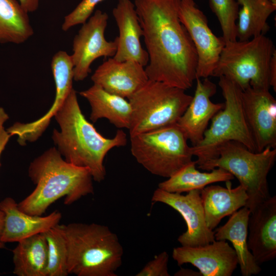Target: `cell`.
<instances>
[{
  "instance_id": "6da1fadb",
  "label": "cell",
  "mask_w": 276,
  "mask_h": 276,
  "mask_svg": "<svg viewBox=\"0 0 276 276\" xmlns=\"http://www.w3.org/2000/svg\"><path fill=\"white\" fill-rule=\"evenodd\" d=\"M179 0H134L149 61V80L186 90L196 79L197 55L178 13Z\"/></svg>"
},
{
  "instance_id": "7a4b0ae2",
  "label": "cell",
  "mask_w": 276,
  "mask_h": 276,
  "mask_svg": "<svg viewBox=\"0 0 276 276\" xmlns=\"http://www.w3.org/2000/svg\"><path fill=\"white\" fill-rule=\"evenodd\" d=\"M54 117L60 131L54 129L52 139L64 160L88 168L94 180L103 181L106 174L105 157L112 148L127 144L125 132L118 130L112 138L105 137L98 132L82 112L74 88Z\"/></svg>"
},
{
  "instance_id": "3957f363",
  "label": "cell",
  "mask_w": 276,
  "mask_h": 276,
  "mask_svg": "<svg viewBox=\"0 0 276 276\" xmlns=\"http://www.w3.org/2000/svg\"><path fill=\"white\" fill-rule=\"evenodd\" d=\"M28 173L36 187L17 206L31 215L42 216L62 197H65L64 204L71 205L94 193L90 170L67 162L55 147L31 163Z\"/></svg>"
},
{
  "instance_id": "277c9868",
  "label": "cell",
  "mask_w": 276,
  "mask_h": 276,
  "mask_svg": "<svg viewBox=\"0 0 276 276\" xmlns=\"http://www.w3.org/2000/svg\"><path fill=\"white\" fill-rule=\"evenodd\" d=\"M68 274L77 276H117L123 248L108 226L95 223L63 224Z\"/></svg>"
},
{
  "instance_id": "5b68a950",
  "label": "cell",
  "mask_w": 276,
  "mask_h": 276,
  "mask_svg": "<svg viewBox=\"0 0 276 276\" xmlns=\"http://www.w3.org/2000/svg\"><path fill=\"white\" fill-rule=\"evenodd\" d=\"M275 159L276 148L267 147L254 152L239 142L229 141L219 148L216 158L198 168L206 171L221 168L236 177L247 194L245 206L251 212L271 196L267 176Z\"/></svg>"
},
{
  "instance_id": "8992f818",
  "label": "cell",
  "mask_w": 276,
  "mask_h": 276,
  "mask_svg": "<svg viewBox=\"0 0 276 276\" xmlns=\"http://www.w3.org/2000/svg\"><path fill=\"white\" fill-rule=\"evenodd\" d=\"M218 85L224 99L223 108L212 119L202 139L192 146L199 166L218 156L219 148L229 141L239 142L256 152L254 142L244 114L242 89L233 81L220 76Z\"/></svg>"
},
{
  "instance_id": "52a82bcc",
  "label": "cell",
  "mask_w": 276,
  "mask_h": 276,
  "mask_svg": "<svg viewBox=\"0 0 276 276\" xmlns=\"http://www.w3.org/2000/svg\"><path fill=\"white\" fill-rule=\"evenodd\" d=\"M275 48L265 35L225 43L212 76H224L243 90L269 89V65Z\"/></svg>"
},
{
  "instance_id": "ba28073f",
  "label": "cell",
  "mask_w": 276,
  "mask_h": 276,
  "mask_svg": "<svg viewBox=\"0 0 276 276\" xmlns=\"http://www.w3.org/2000/svg\"><path fill=\"white\" fill-rule=\"evenodd\" d=\"M192 97L181 88L149 80L128 99L130 136L177 123Z\"/></svg>"
},
{
  "instance_id": "9c48e42d",
  "label": "cell",
  "mask_w": 276,
  "mask_h": 276,
  "mask_svg": "<svg viewBox=\"0 0 276 276\" xmlns=\"http://www.w3.org/2000/svg\"><path fill=\"white\" fill-rule=\"evenodd\" d=\"M137 162L151 174L169 178L192 161V146L177 123L130 136Z\"/></svg>"
},
{
  "instance_id": "30bf717a",
  "label": "cell",
  "mask_w": 276,
  "mask_h": 276,
  "mask_svg": "<svg viewBox=\"0 0 276 276\" xmlns=\"http://www.w3.org/2000/svg\"><path fill=\"white\" fill-rule=\"evenodd\" d=\"M108 15L97 10L83 23L73 41L71 55L74 66V80H84L90 73V66L97 58L113 57L116 52V39L108 41L105 37Z\"/></svg>"
},
{
  "instance_id": "8fae6325",
  "label": "cell",
  "mask_w": 276,
  "mask_h": 276,
  "mask_svg": "<svg viewBox=\"0 0 276 276\" xmlns=\"http://www.w3.org/2000/svg\"><path fill=\"white\" fill-rule=\"evenodd\" d=\"M178 13L197 53L196 78L212 76L225 44L224 39L212 32L206 17L193 0H179Z\"/></svg>"
},
{
  "instance_id": "7c38bea8",
  "label": "cell",
  "mask_w": 276,
  "mask_h": 276,
  "mask_svg": "<svg viewBox=\"0 0 276 276\" xmlns=\"http://www.w3.org/2000/svg\"><path fill=\"white\" fill-rule=\"evenodd\" d=\"M200 192L201 190H194L182 195L157 188L153 193L152 202L170 206L185 220L187 231L177 239L181 246H201L215 240L214 231L209 229L205 222Z\"/></svg>"
},
{
  "instance_id": "4fadbf2b",
  "label": "cell",
  "mask_w": 276,
  "mask_h": 276,
  "mask_svg": "<svg viewBox=\"0 0 276 276\" xmlns=\"http://www.w3.org/2000/svg\"><path fill=\"white\" fill-rule=\"evenodd\" d=\"M51 67L56 93L50 109L43 117L34 122H16L7 129L12 136H17V142L21 146L25 145L27 142L36 141L42 135L73 88L74 66L71 55L63 51L57 52L52 58Z\"/></svg>"
},
{
  "instance_id": "5bb4252c",
  "label": "cell",
  "mask_w": 276,
  "mask_h": 276,
  "mask_svg": "<svg viewBox=\"0 0 276 276\" xmlns=\"http://www.w3.org/2000/svg\"><path fill=\"white\" fill-rule=\"evenodd\" d=\"M242 100L256 152L276 148V100L269 89L250 86L242 91Z\"/></svg>"
},
{
  "instance_id": "9a60e30c",
  "label": "cell",
  "mask_w": 276,
  "mask_h": 276,
  "mask_svg": "<svg viewBox=\"0 0 276 276\" xmlns=\"http://www.w3.org/2000/svg\"><path fill=\"white\" fill-rule=\"evenodd\" d=\"M179 266L190 263L203 276H231L238 265L234 249L226 240H215L197 246H180L172 251Z\"/></svg>"
},
{
  "instance_id": "2e32d148",
  "label": "cell",
  "mask_w": 276,
  "mask_h": 276,
  "mask_svg": "<svg viewBox=\"0 0 276 276\" xmlns=\"http://www.w3.org/2000/svg\"><path fill=\"white\" fill-rule=\"evenodd\" d=\"M91 79L106 91L127 100L149 80L141 64L131 60L119 61L113 57L100 65Z\"/></svg>"
},
{
  "instance_id": "e0dca14e",
  "label": "cell",
  "mask_w": 276,
  "mask_h": 276,
  "mask_svg": "<svg viewBox=\"0 0 276 276\" xmlns=\"http://www.w3.org/2000/svg\"><path fill=\"white\" fill-rule=\"evenodd\" d=\"M247 244L259 264L276 257V196H270L250 212Z\"/></svg>"
},
{
  "instance_id": "ac0fdd59",
  "label": "cell",
  "mask_w": 276,
  "mask_h": 276,
  "mask_svg": "<svg viewBox=\"0 0 276 276\" xmlns=\"http://www.w3.org/2000/svg\"><path fill=\"white\" fill-rule=\"evenodd\" d=\"M196 80L194 95L177 122L193 146L202 139L209 122L224 106V103H215L211 100L217 90L215 83L208 78H204L203 81L198 78Z\"/></svg>"
},
{
  "instance_id": "d6986e66",
  "label": "cell",
  "mask_w": 276,
  "mask_h": 276,
  "mask_svg": "<svg viewBox=\"0 0 276 276\" xmlns=\"http://www.w3.org/2000/svg\"><path fill=\"white\" fill-rule=\"evenodd\" d=\"M112 13L119 32L115 39L117 48L113 58L119 61H134L145 67L148 55L141 43L143 32L134 3L118 0Z\"/></svg>"
},
{
  "instance_id": "ffe728a7",
  "label": "cell",
  "mask_w": 276,
  "mask_h": 276,
  "mask_svg": "<svg viewBox=\"0 0 276 276\" xmlns=\"http://www.w3.org/2000/svg\"><path fill=\"white\" fill-rule=\"evenodd\" d=\"M5 213V223L1 241L18 242L33 235L43 233L59 224L62 215L55 211L46 216L31 215L19 210L17 203L11 197L0 202Z\"/></svg>"
},
{
  "instance_id": "44dd1931",
  "label": "cell",
  "mask_w": 276,
  "mask_h": 276,
  "mask_svg": "<svg viewBox=\"0 0 276 276\" xmlns=\"http://www.w3.org/2000/svg\"><path fill=\"white\" fill-rule=\"evenodd\" d=\"M226 187L219 185L208 186L201 190L200 196L208 227L213 231L225 217L246 206L248 197L239 185L232 188L230 181Z\"/></svg>"
},
{
  "instance_id": "7402d4cb",
  "label": "cell",
  "mask_w": 276,
  "mask_h": 276,
  "mask_svg": "<svg viewBox=\"0 0 276 276\" xmlns=\"http://www.w3.org/2000/svg\"><path fill=\"white\" fill-rule=\"evenodd\" d=\"M250 214L249 209L243 206L231 215L226 223L214 231L216 240H228L232 243L242 276L257 274L262 270L247 244L248 222Z\"/></svg>"
},
{
  "instance_id": "603a6c76",
  "label": "cell",
  "mask_w": 276,
  "mask_h": 276,
  "mask_svg": "<svg viewBox=\"0 0 276 276\" xmlns=\"http://www.w3.org/2000/svg\"><path fill=\"white\" fill-rule=\"evenodd\" d=\"M79 94L91 107L90 120L94 123L105 118L118 128L128 129L131 121V107L126 98L109 93L94 84Z\"/></svg>"
},
{
  "instance_id": "cb8c5ba5",
  "label": "cell",
  "mask_w": 276,
  "mask_h": 276,
  "mask_svg": "<svg viewBox=\"0 0 276 276\" xmlns=\"http://www.w3.org/2000/svg\"><path fill=\"white\" fill-rule=\"evenodd\" d=\"M12 252L14 274L17 276H47L48 250L43 233L19 241Z\"/></svg>"
},
{
  "instance_id": "d4e9b609",
  "label": "cell",
  "mask_w": 276,
  "mask_h": 276,
  "mask_svg": "<svg viewBox=\"0 0 276 276\" xmlns=\"http://www.w3.org/2000/svg\"><path fill=\"white\" fill-rule=\"evenodd\" d=\"M196 162L191 161L174 174L158 185L164 191L181 194L194 190H201L210 184L227 182L235 177L229 172L216 168L208 172H201L196 168Z\"/></svg>"
},
{
  "instance_id": "484cf974",
  "label": "cell",
  "mask_w": 276,
  "mask_h": 276,
  "mask_svg": "<svg viewBox=\"0 0 276 276\" xmlns=\"http://www.w3.org/2000/svg\"><path fill=\"white\" fill-rule=\"evenodd\" d=\"M239 10L237 22V39L244 41L264 35L269 29V16L276 6L269 0H237Z\"/></svg>"
},
{
  "instance_id": "4316f807",
  "label": "cell",
  "mask_w": 276,
  "mask_h": 276,
  "mask_svg": "<svg viewBox=\"0 0 276 276\" xmlns=\"http://www.w3.org/2000/svg\"><path fill=\"white\" fill-rule=\"evenodd\" d=\"M34 34L28 12L17 0H0V43L21 44Z\"/></svg>"
},
{
  "instance_id": "83f0119b",
  "label": "cell",
  "mask_w": 276,
  "mask_h": 276,
  "mask_svg": "<svg viewBox=\"0 0 276 276\" xmlns=\"http://www.w3.org/2000/svg\"><path fill=\"white\" fill-rule=\"evenodd\" d=\"M48 244L47 276H67V249L63 224H59L43 233Z\"/></svg>"
},
{
  "instance_id": "f1b7e54d",
  "label": "cell",
  "mask_w": 276,
  "mask_h": 276,
  "mask_svg": "<svg viewBox=\"0 0 276 276\" xmlns=\"http://www.w3.org/2000/svg\"><path fill=\"white\" fill-rule=\"evenodd\" d=\"M212 11L219 21L225 43L237 39V22L239 5L235 0H209Z\"/></svg>"
},
{
  "instance_id": "f546056e",
  "label": "cell",
  "mask_w": 276,
  "mask_h": 276,
  "mask_svg": "<svg viewBox=\"0 0 276 276\" xmlns=\"http://www.w3.org/2000/svg\"><path fill=\"white\" fill-rule=\"evenodd\" d=\"M104 0H82L76 8L67 14L62 24V29L67 31L75 26L83 24L92 15L96 6Z\"/></svg>"
},
{
  "instance_id": "4dcf8cb0",
  "label": "cell",
  "mask_w": 276,
  "mask_h": 276,
  "mask_svg": "<svg viewBox=\"0 0 276 276\" xmlns=\"http://www.w3.org/2000/svg\"><path fill=\"white\" fill-rule=\"evenodd\" d=\"M169 255L164 251L148 262L136 276H170L168 271Z\"/></svg>"
},
{
  "instance_id": "1f68e13d",
  "label": "cell",
  "mask_w": 276,
  "mask_h": 276,
  "mask_svg": "<svg viewBox=\"0 0 276 276\" xmlns=\"http://www.w3.org/2000/svg\"><path fill=\"white\" fill-rule=\"evenodd\" d=\"M269 84L276 91V51L273 53L269 65Z\"/></svg>"
},
{
  "instance_id": "d6a6232c",
  "label": "cell",
  "mask_w": 276,
  "mask_h": 276,
  "mask_svg": "<svg viewBox=\"0 0 276 276\" xmlns=\"http://www.w3.org/2000/svg\"><path fill=\"white\" fill-rule=\"evenodd\" d=\"M21 6L28 13L36 11L38 8L40 0H18Z\"/></svg>"
},
{
  "instance_id": "836d02e7",
  "label": "cell",
  "mask_w": 276,
  "mask_h": 276,
  "mask_svg": "<svg viewBox=\"0 0 276 276\" xmlns=\"http://www.w3.org/2000/svg\"><path fill=\"white\" fill-rule=\"evenodd\" d=\"M11 136L12 135L5 130L3 125H0V157Z\"/></svg>"
},
{
  "instance_id": "e575fe53",
  "label": "cell",
  "mask_w": 276,
  "mask_h": 276,
  "mask_svg": "<svg viewBox=\"0 0 276 276\" xmlns=\"http://www.w3.org/2000/svg\"><path fill=\"white\" fill-rule=\"evenodd\" d=\"M5 223V213L0 208V248L4 247L5 243L1 241V237L3 234Z\"/></svg>"
},
{
  "instance_id": "d590c367",
  "label": "cell",
  "mask_w": 276,
  "mask_h": 276,
  "mask_svg": "<svg viewBox=\"0 0 276 276\" xmlns=\"http://www.w3.org/2000/svg\"><path fill=\"white\" fill-rule=\"evenodd\" d=\"M196 272L190 269H181L175 273L174 275H197Z\"/></svg>"
},
{
  "instance_id": "8d00e7d4",
  "label": "cell",
  "mask_w": 276,
  "mask_h": 276,
  "mask_svg": "<svg viewBox=\"0 0 276 276\" xmlns=\"http://www.w3.org/2000/svg\"><path fill=\"white\" fill-rule=\"evenodd\" d=\"M9 119V116L3 108L0 107V125H4V123Z\"/></svg>"
},
{
  "instance_id": "74e56055",
  "label": "cell",
  "mask_w": 276,
  "mask_h": 276,
  "mask_svg": "<svg viewBox=\"0 0 276 276\" xmlns=\"http://www.w3.org/2000/svg\"><path fill=\"white\" fill-rule=\"evenodd\" d=\"M271 3L276 6V0H269Z\"/></svg>"
}]
</instances>
